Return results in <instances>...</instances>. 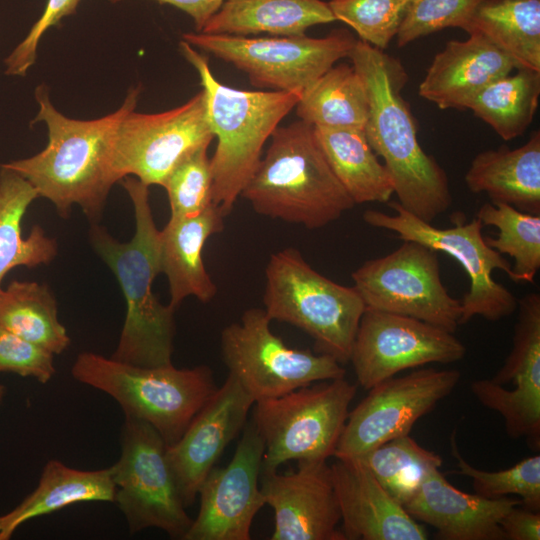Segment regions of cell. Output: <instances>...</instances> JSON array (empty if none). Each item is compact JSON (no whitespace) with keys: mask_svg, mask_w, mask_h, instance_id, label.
Instances as JSON below:
<instances>
[{"mask_svg":"<svg viewBox=\"0 0 540 540\" xmlns=\"http://www.w3.org/2000/svg\"><path fill=\"white\" fill-rule=\"evenodd\" d=\"M451 40L437 53L419 85V95L440 109H468L488 84L517 69L514 61L479 33Z\"/></svg>","mask_w":540,"mask_h":540,"instance_id":"603a6c76","label":"cell"},{"mask_svg":"<svg viewBox=\"0 0 540 540\" xmlns=\"http://www.w3.org/2000/svg\"><path fill=\"white\" fill-rule=\"evenodd\" d=\"M74 379L110 395L125 417L142 420L174 444L218 388L208 366L141 367L82 352L75 359Z\"/></svg>","mask_w":540,"mask_h":540,"instance_id":"8992f818","label":"cell"},{"mask_svg":"<svg viewBox=\"0 0 540 540\" xmlns=\"http://www.w3.org/2000/svg\"><path fill=\"white\" fill-rule=\"evenodd\" d=\"M116 486L111 469L79 470L59 460L43 468L37 487L5 515L0 540L9 539L24 522L81 502H114Z\"/></svg>","mask_w":540,"mask_h":540,"instance_id":"4316f807","label":"cell"},{"mask_svg":"<svg viewBox=\"0 0 540 540\" xmlns=\"http://www.w3.org/2000/svg\"><path fill=\"white\" fill-rule=\"evenodd\" d=\"M182 40L232 64L256 87L300 94L338 60L348 57L357 42L346 29L321 38L189 32Z\"/></svg>","mask_w":540,"mask_h":540,"instance_id":"9c48e42d","label":"cell"},{"mask_svg":"<svg viewBox=\"0 0 540 540\" xmlns=\"http://www.w3.org/2000/svg\"><path fill=\"white\" fill-rule=\"evenodd\" d=\"M512 507L500 520L504 539L539 540L540 513L530 509Z\"/></svg>","mask_w":540,"mask_h":540,"instance_id":"b9f144b4","label":"cell"},{"mask_svg":"<svg viewBox=\"0 0 540 540\" xmlns=\"http://www.w3.org/2000/svg\"><path fill=\"white\" fill-rule=\"evenodd\" d=\"M519 503L509 496L487 499L463 492L433 468L404 508L444 540H502L500 520Z\"/></svg>","mask_w":540,"mask_h":540,"instance_id":"7402d4cb","label":"cell"},{"mask_svg":"<svg viewBox=\"0 0 540 540\" xmlns=\"http://www.w3.org/2000/svg\"><path fill=\"white\" fill-rule=\"evenodd\" d=\"M411 0H330L335 20L350 26L362 40L384 50L396 37Z\"/></svg>","mask_w":540,"mask_h":540,"instance_id":"8d00e7d4","label":"cell"},{"mask_svg":"<svg viewBox=\"0 0 540 540\" xmlns=\"http://www.w3.org/2000/svg\"><path fill=\"white\" fill-rule=\"evenodd\" d=\"M120 440L121 455L110 469L114 502L130 533L157 528L183 540L193 520L178 492L164 439L150 424L125 417Z\"/></svg>","mask_w":540,"mask_h":540,"instance_id":"7c38bea8","label":"cell"},{"mask_svg":"<svg viewBox=\"0 0 540 540\" xmlns=\"http://www.w3.org/2000/svg\"><path fill=\"white\" fill-rule=\"evenodd\" d=\"M214 138L202 89L184 104L159 113L129 111L111 141L109 173L113 183L135 176L144 184L163 186L189 153Z\"/></svg>","mask_w":540,"mask_h":540,"instance_id":"4fadbf2b","label":"cell"},{"mask_svg":"<svg viewBox=\"0 0 540 540\" xmlns=\"http://www.w3.org/2000/svg\"><path fill=\"white\" fill-rule=\"evenodd\" d=\"M388 205L394 214L369 209L363 214L364 221L375 228L395 232L402 241H416L446 253L466 271L470 287L460 300V325L475 316L498 321L517 310L515 295L492 277V272L499 269L517 282L512 265L487 244L482 235L483 225L476 217L450 228H437L403 209L397 201H388Z\"/></svg>","mask_w":540,"mask_h":540,"instance_id":"30bf717a","label":"cell"},{"mask_svg":"<svg viewBox=\"0 0 540 540\" xmlns=\"http://www.w3.org/2000/svg\"><path fill=\"white\" fill-rule=\"evenodd\" d=\"M264 443L252 420L231 461L213 468L200 485V508L183 540H249L257 512L266 505L260 488Z\"/></svg>","mask_w":540,"mask_h":540,"instance_id":"ac0fdd59","label":"cell"},{"mask_svg":"<svg viewBox=\"0 0 540 540\" xmlns=\"http://www.w3.org/2000/svg\"><path fill=\"white\" fill-rule=\"evenodd\" d=\"M482 225L498 229L487 244L514 260L517 282L532 283L540 268V214L522 212L505 203H485L476 215Z\"/></svg>","mask_w":540,"mask_h":540,"instance_id":"e575fe53","label":"cell"},{"mask_svg":"<svg viewBox=\"0 0 540 540\" xmlns=\"http://www.w3.org/2000/svg\"><path fill=\"white\" fill-rule=\"evenodd\" d=\"M357 386L344 377L256 401L252 421L264 443L261 472L334 456Z\"/></svg>","mask_w":540,"mask_h":540,"instance_id":"ba28073f","label":"cell"},{"mask_svg":"<svg viewBox=\"0 0 540 540\" xmlns=\"http://www.w3.org/2000/svg\"><path fill=\"white\" fill-rule=\"evenodd\" d=\"M119 182L133 204V238L121 243L98 223H93L90 230L91 245L114 273L126 302L123 329L111 358L141 367L171 365L175 309L163 305L152 292L161 265L159 230L152 215L149 186L131 176Z\"/></svg>","mask_w":540,"mask_h":540,"instance_id":"3957f363","label":"cell"},{"mask_svg":"<svg viewBox=\"0 0 540 540\" xmlns=\"http://www.w3.org/2000/svg\"><path fill=\"white\" fill-rule=\"evenodd\" d=\"M369 101L364 132L392 179L399 205L432 223L452 205L448 176L421 147L416 121L402 96L408 74L384 50L357 40L348 55Z\"/></svg>","mask_w":540,"mask_h":540,"instance_id":"6da1fadb","label":"cell"},{"mask_svg":"<svg viewBox=\"0 0 540 540\" xmlns=\"http://www.w3.org/2000/svg\"><path fill=\"white\" fill-rule=\"evenodd\" d=\"M48 88L35 89L39 110L30 124L45 123L48 143L39 153L2 166L26 179L39 197L51 201L67 218L74 204L97 223L111 187L109 173L111 141L120 120L136 109L142 86L129 89L123 103L105 116L80 120L64 115L50 101Z\"/></svg>","mask_w":540,"mask_h":540,"instance_id":"7a4b0ae2","label":"cell"},{"mask_svg":"<svg viewBox=\"0 0 540 540\" xmlns=\"http://www.w3.org/2000/svg\"><path fill=\"white\" fill-rule=\"evenodd\" d=\"M270 322L264 309L250 308L239 322L226 326L220 337L229 374L255 402L345 377V369L333 357L288 347L271 331Z\"/></svg>","mask_w":540,"mask_h":540,"instance_id":"8fae6325","label":"cell"},{"mask_svg":"<svg viewBox=\"0 0 540 540\" xmlns=\"http://www.w3.org/2000/svg\"><path fill=\"white\" fill-rule=\"evenodd\" d=\"M224 217L212 204L197 214L170 216L159 231L161 272L168 278L169 305L174 309L189 296L203 303L215 297L217 287L204 266L202 250L210 236L223 230Z\"/></svg>","mask_w":540,"mask_h":540,"instance_id":"cb8c5ba5","label":"cell"},{"mask_svg":"<svg viewBox=\"0 0 540 540\" xmlns=\"http://www.w3.org/2000/svg\"><path fill=\"white\" fill-rule=\"evenodd\" d=\"M0 326L54 355L61 354L71 342L46 284L15 280L2 289Z\"/></svg>","mask_w":540,"mask_h":540,"instance_id":"1f68e13d","label":"cell"},{"mask_svg":"<svg viewBox=\"0 0 540 540\" xmlns=\"http://www.w3.org/2000/svg\"><path fill=\"white\" fill-rule=\"evenodd\" d=\"M300 120L326 128L364 129L369 101L364 83L353 66H332L306 87L296 104Z\"/></svg>","mask_w":540,"mask_h":540,"instance_id":"4dcf8cb0","label":"cell"},{"mask_svg":"<svg viewBox=\"0 0 540 540\" xmlns=\"http://www.w3.org/2000/svg\"><path fill=\"white\" fill-rule=\"evenodd\" d=\"M465 31L483 35L517 68L540 71V0H482Z\"/></svg>","mask_w":540,"mask_h":540,"instance_id":"f546056e","label":"cell"},{"mask_svg":"<svg viewBox=\"0 0 540 540\" xmlns=\"http://www.w3.org/2000/svg\"><path fill=\"white\" fill-rule=\"evenodd\" d=\"M2 529H3V518L2 516H0V534L2 532Z\"/></svg>","mask_w":540,"mask_h":540,"instance_id":"f6af8a7d","label":"cell"},{"mask_svg":"<svg viewBox=\"0 0 540 540\" xmlns=\"http://www.w3.org/2000/svg\"><path fill=\"white\" fill-rule=\"evenodd\" d=\"M6 394V387L3 384H0V404Z\"/></svg>","mask_w":540,"mask_h":540,"instance_id":"ee69618b","label":"cell"},{"mask_svg":"<svg viewBox=\"0 0 540 540\" xmlns=\"http://www.w3.org/2000/svg\"><path fill=\"white\" fill-rule=\"evenodd\" d=\"M265 503L274 511L271 540H346L330 465L299 461L288 474L261 472Z\"/></svg>","mask_w":540,"mask_h":540,"instance_id":"ffe728a7","label":"cell"},{"mask_svg":"<svg viewBox=\"0 0 540 540\" xmlns=\"http://www.w3.org/2000/svg\"><path fill=\"white\" fill-rule=\"evenodd\" d=\"M381 486L403 507L415 495L428 472L442 458L409 435L393 438L358 457Z\"/></svg>","mask_w":540,"mask_h":540,"instance_id":"836d02e7","label":"cell"},{"mask_svg":"<svg viewBox=\"0 0 540 540\" xmlns=\"http://www.w3.org/2000/svg\"><path fill=\"white\" fill-rule=\"evenodd\" d=\"M208 146L185 156L171 171L162 187L168 194L170 216H187L202 212L212 201V172Z\"/></svg>","mask_w":540,"mask_h":540,"instance_id":"74e56055","label":"cell"},{"mask_svg":"<svg viewBox=\"0 0 540 540\" xmlns=\"http://www.w3.org/2000/svg\"><path fill=\"white\" fill-rule=\"evenodd\" d=\"M465 354V345L452 332L412 317L366 308L349 361L358 383L368 390L406 369L453 363Z\"/></svg>","mask_w":540,"mask_h":540,"instance_id":"2e32d148","label":"cell"},{"mask_svg":"<svg viewBox=\"0 0 540 540\" xmlns=\"http://www.w3.org/2000/svg\"><path fill=\"white\" fill-rule=\"evenodd\" d=\"M314 133L331 169L355 204L390 201L394 194L392 179L364 129L314 127Z\"/></svg>","mask_w":540,"mask_h":540,"instance_id":"83f0119b","label":"cell"},{"mask_svg":"<svg viewBox=\"0 0 540 540\" xmlns=\"http://www.w3.org/2000/svg\"><path fill=\"white\" fill-rule=\"evenodd\" d=\"M270 138L264 157L241 193L256 213L313 230L354 207L312 125L299 119L278 126Z\"/></svg>","mask_w":540,"mask_h":540,"instance_id":"277c9868","label":"cell"},{"mask_svg":"<svg viewBox=\"0 0 540 540\" xmlns=\"http://www.w3.org/2000/svg\"><path fill=\"white\" fill-rule=\"evenodd\" d=\"M265 276L263 309L270 320L296 326L314 339L318 353L349 362L366 309L354 286L323 276L292 247L270 256Z\"/></svg>","mask_w":540,"mask_h":540,"instance_id":"52a82bcc","label":"cell"},{"mask_svg":"<svg viewBox=\"0 0 540 540\" xmlns=\"http://www.w3.org/2000/svg\"><path fill=\"white\" fill-rule=\"evenodd\" d=\"M254 399L228 374L223 385L196 413L166 456L184 506H191L200 485L227 445L246 425Z\"/></svg>","mask_w":540,"mask_h":540,"instance_id":"d6986e66","label":"cell"},{"mask_svg":"<svg viewBox=\"0 0 540 540\" xmlns=\"http://www.w3.org/2000/svg\"><path fill=\"white\" fill-rule=\"evenodd\" d=\"M464 180L473 193H486L491 203L540 214V133L520 147L501 146L478 153Z\"/></svg>","mask_w":540,"mask_h":540,"instance_id":"d4e9b609","label":"cell"},{"mask_svg":"<svg viewBox=\"0 0 540 540\" xmlns=\"http://www.w3.org/2000/svg\"><path fill=\"white\" fill-rule=\"evenodd\" d=\"M118 3L124 0H107ZM162 4H169L188 14L194 22L196 32H202L205 25L216 14L225 0H155Z\"/></svg>","mask_w":540,"mask_h":540,"instance_id":"7bdbcfd3","label":"cell"},{"mask_svg":"<svg viewBox=\"0 0 540 540\" xmlns=\"http://www.w3.org/2000/svg\"><path fill=\"white\" fill-rule=\"evenodd\" d=\"M179 48L197 70L206 94L207 116L217 138L210 158L212 201L227 216L254 174L265 142L296 106L301 94L226 86L212 74L204 55L183 40Z\"/></svg>","mask_w":540,"mask_h":540,"instance_id":"5b68a950","label":"cell"},{"mask_svg":"<svg viewBox=\"0 0 540 540\" xmlns=\"http://www.w3.org/2000/svg\"><path fill=\"white\" fill-rule=\"evenodd\" d=\"M482 0H411L396 35L398 47L446 28L464 31Z\"/></svg>","mask_w":540,"mask_h":540,"instance_id":"f35d334b","label":"cell"},{"mask_svg":"<svg viewBox=\"0 0 540 540\" xmlns=\"http://www.w3.org/2000/svg\"><path fill=\"white\" fill-rule=\"evenodd\" d=\"M0 372L46 384L56 372L54 354L0 326Z\"/></svg>","mask_w":540,"mask_h":540,"instance_id":"ab89813d","label":"cell"},{"mask_svg":"<svg viewBox=\"0 0 540 540\" xmlns=\"http://www.w3.org/2000/svg\"><path fill=\"white\" fill-rule=\"evenodd\" d=\"M0 292L5 275L17 266L33 268L50 263L57 255L56 240L34 225L28 237L22 236V219L39 195L16 172L0 166Z\"/></svg>","mask_w":540,"mask_h":540,"instance_id":"f1b7e54d","label":"cell"},{"mask_svg":"<svg viewBox=\"0 0 540 540\" xmlns=\"http://www.w3.org/2000/svg\"><path fill=\"white\" fill-rule=\"evenodd\" d=\"M335 21L322 0H225L202 33L299 36L314 25Z\"/></svg>","mask_w":540,"mask_h":540,"instance_id":"484cf974","label":"cell"},{"mask_svg":"<svg viewBox=\"0 0 540 540\" xmlns=\"http://www.w3.org/2000/svg\"><path fill=\"white\" fill-rule=\"evenodd\" d=\"M455 369L422 368L371 387L348 414L335 458H358L396 437L409 435L414 424L448 396L460 380Z\"/></svg>","mask_w":540,"mask_h":540,"instance_id":"9a60e30c","label":"cell"},{"mask_svg":"<svg viewBox=\"0 0 540 540\" xmlns=\"http://www.w3.org/2000/svg\"><path fill=\"white\" fill-rule=\"evenodd\" d=\"M346 540H426L428 534L358 458L330 465Z\"/></svg>","mask_w":540,"mask_h":540,"instance_id":"44dd1931","label":"cell"},{"mask_svg":"<svg viewBox=\"0 0 540 540\" xmlns=\"http://www.w3.org/2000/svg\"><path fill=\"white\" fill-rule=\"evenodd\" d=\"M366 308L412 317L455 333L461 302L444 286L437 251L416 241L365 261L352 273Z\"/></svg>","mask_w":540,"mask_h":540,"instance_id":"5bb4252c","label":"cell"},{"mask_svg":"<svg viewBox=\"0 0 540 540\" xmlns=\"http://www.w3.org/2000/svg\"><path fill=\"white\" fill-rule=\"evenodd\" d=\"M512 348L491 379H479L470 388L486 408L499 413L511 438L524 437L540 445V295H524L517 305Z\"/></svg>","mask_w":540,"mask_h":540,"instance_id":"e0dca14e","label":"cell"},{"mask_svg":"<svg viewBox=\"0 0 540 540\" xmlns=\"http://www.w3.org/2000/svg\"><path fill=\"white\" fill-rule=\"evenodd\" d=\"M451 447L457 461V473L471 479L475 494L487 499L517 495L525 508L540 510V455L525 458L504 470L485 471L471 466L461 457L454 435L451 437Z\"/></svg>","mask_w":540,"mask_h":540,"instance_id":"d590c367","label":"cell"},{"mask_svg":"<svg viewBox=\"0 0 540 540\" xmlns=\"http://www.w3.org/2000/svg\"><path fill=\"white\" fill-rule=\"evenodd\" d=\"M79 2L80 0H47L40 18L4 59V73L8 76H26L36 62L38 46L43 35L50 27L58 25L63 18L74 14Z\"/></svg>","mask_w":540,"mask_h":540,"instance_id":"60d3db41","label":"cell"},{"mask_svg":"<svg viewBox=\"0 0 540 540\" xmlns=\"http://www.w3.org/2000/svg\"><path fill=\"white\" fill-rule=\"evenodd\" d=\"M540 71L517 68L485 86L470 102L468 109L490 125L504 140L522 135L530 126L538 108Z\"/></svg>","mask_w":540,"mask_h":540,"instance_id":"d6a6232c","label":"cell"}]
</instances>
